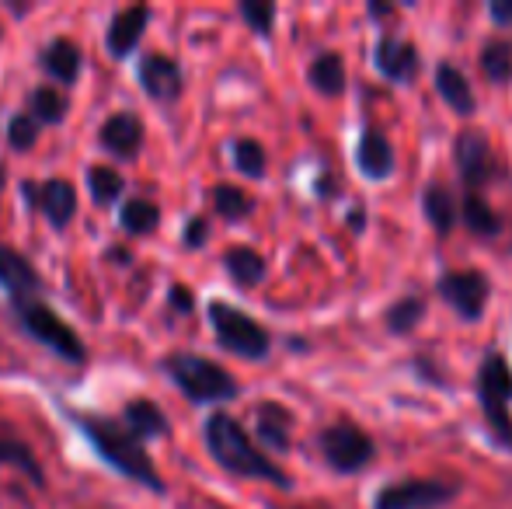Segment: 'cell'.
I'll list each match as a JSON object with an SVG mask.
<instances>
[{"instance_id":"cell-9","label":"cell","mask_w":512,"mask_h":509,"mask_svg":"<svg viewBox=\"0 0 512 509\" xmlns=\"http://www.w3.org/2000/svg\"><path fill=\"white\" fill-rule=\"evenodd\" d=\"M436 297L457 314L464 325H478L488 314L492 279L481 269H446L436 279Z\"/></svg>"},{"instance_id":"cell-36","label":"cell","mask_w":512,"mask_h":509,"mask_svg":"<svg viewBox=\"0 0 512 509\" xmlns=\"http://www.w3.org/2000/svg\"><path fill=\"white\" fill-rule=\"evenodd\" d=\"M408 367H411V374H415L422 384L439 387V391H450V377H446V370L439 367L436 360H429V356H411Z\"/></svg>"},{"instance_id":"cell-24","label":"cell","mask_w":512,"mask_h":509,"mask_svg":"<svg viewBox=\"0 0 512 509\" xmlns=\"http://www.w3.org/2000/svg\"><path fill=\"white\" fill-rule=\"evenodd\" d=\"M307 84L321 98H342L349 91V67L338 49H321L307 67Z\"/></svg>"},{"instance_id":"cell-17","label":"cell","mask_w":512,"mask_h":509,"mask_svg":"<svg viewBox=\"0 0 512 509\" xmlns=\"http://www.w3.org/2000/svg\"><path fill=\"white\" fill-rule=\"evenodd\" d=\"M432 88H436V95L443 98V105L457 119H464V123L474 119V112H478V95H474V84L467 81V74L457 63H450V60L436 63V70H432Z\"/></svg>"},{"instance_id":"cell-22","label":"cell","mask_w":512,"mask_h":509,"mask_svg":"<svg viewBox=\"0 0 512 509\" xmlns=\"http://www.w3.org/2000/svg\"><path fill=\"white\" fill-rule=\"evenodd\" d=\"M119 422L129 429V436L147 447L150 440H161V436H171V419L164 415V408L150 398H133L126 408H122Z\"/></svg>"},{"instance_id":"cell-37","label":"cell","mask_w":512,"mask_h":509,"mask_svg":"<svg viewBox=\"0 0 512 509\" xmlns=\"http://www.w3.org/2000/svg\"><path fill=\"white\" fill-rule=\"evenodd\" d=\"M209 234H213V227H209L206 217H189V224H185V231H182V245L189 248V252H199V248L209 245Z\"/></svg>"},{"instance_id":"cell-38","label":"cell","mask_w":512,"mask_h":509,"mask_svg":"<svg viewBox=\"0 0 512 509\" xmlns=\"http://www.w3.org/2000/svg\"><path fill=\"white\" fill-rule=\"evenodd\" d=\"M168 307L175 314H182V318H189V314H196V293H192L189 286L175 283L168 290Z\"/></svg>"},{"instance_id":"cell-44","label":"cell","mask_w":512,"mask_h":509,"mask_svg":"<svg viewBox=\"0 0 512 509\" xmlns=\"http://www.w3.org/2000/svg\"><path fill=\"white\" fill-rule=\"evenodd\" d=\"M4 182H7V171H4V168H0V185H4Z\"/></svg>"},{"instance_id":"cell-10","label":"cell","mask_w":512,"mask_h":509,"mask_svg":"<svg viewBox=\"0 0 512 509\" xmlns=\"http://www.w3.org/2000/svg\"><path fill=\"white\" fill-rule=\"evenodd\" d=\"M453 168L464 185V192H481L499 178V154H495L488 133L464 126L453 136Z\"/></svg>"},{"instance_id":"cell-27","label":"cell","mask_w":512,"mask_h":509,"mask_svg":"<svg viewBox=\"0 0 512 509\" xmlns=\"http://www.w3.org/2000/svg\"><path fill=\"white\" fill-rule=\"evenodd\" d=\"M425 318H429V300L422 293H401L384 311V328L394 339H408V335H415L422 328Z\"/></svg>"},{"instance_id":"cell-28","label":"cell","mask_w":512,"mask_h":509,"mask_svg":"<svg viewBox=\"0 0 512 509\" xmlns=\"http://www.w3.org/2000/svg\"><path fill=\"white\" fill-rule=\"evenodd\" d=\"M478 67L492 88H509L512 84V39L506 35H492L481 42Z\"/></svg>"},{"instance_id":"cell-21","label":"cell","mask_w":512,"mask_h":509,"mask_svg":"<svg viewBox=\"0 0 512 509\" xmlns=\"http://www.w3.org/2000/svg\"><path fill=\"white\" fill-rule=\"evenodd\" d=\"M0 290L7 293V300L42 297V290H46L39 269L11 245H0Z\"/></svg>"},{"instance_id":"cell-31","label":"cell","mask_w":512,"mask_h":509,"mask_svg":"<svg viewBox=\"0 0 512 509\" xmlns=\"http://www.w3.org/2000/svg\"><path fill=\"white\" fill-rule=\"evenodd\" d=\"M67 112H70V98L63 95L60 88H49V84L35 88L32 95H28V102H25V116H32L42 129L60 126L63 119H67Z\"/></svg>"},{"instance_id":"cell-42","label":"cell","mask_w":512,"mask_h":509,"mask_svg":"<svg viewBox=\"0 0 512 509\" xmlns=\"http://www.w3.org/2000/svg\"><path fill=\"white\" fill-rule=\"evenodd\" d=\"M108 258H112V262H129V248H122V245L108 248Z\"/></svg>"},{"instance_id":"cell-35","label":"cell","mask_w":512,"mask_h":509,"mask_svg":"<svg viewBox=\"0 0 512 509\" xmlns=\"http://www.w3.org/2000/svg\"><path fill=\"white\" fill-rule=\"evenodd\" d=\"M39 136H42V126L35 123L32 116H25V112H14V116L7 119V147L18 150V154L32 150L35 143H39Z\"/></svg>"},{"instance_id":"cell-43","label":"cell","mask_w":512,"mask_h":509,"mask_svg":"<svg viewBox=\"0 0 512 509\" xmlns=\"http://www.w3.org/2000/svg\"><path fill=\"white\" fill-rule=\"evenodd\" d=\"M272 509H310V506H297V503H293V506H272Z\"/></svg>"},{"instance_id":"cell-40","label":"cell","mask_w":512,"mask_h":509,"mask_svg":"<svg viewBox=\"0 0 512 509\" xmlns=\"http://www.w3.org/2000/svg\"><path fill=\"white\" fill-rule=\"evenodd\" d=\"M345 224H349V231H352V234H363V231H366V206H363V203L352 206L349 217H345Z\"/></svg>"},{"instance_id":"cell-2","label":"cell","mask_w":512,"mask_h":509,"mask_svg":"<svg viewBox=\"0 0 512 509\" xmlns=\"http://www.w3.org/2000/svg\"><path fill=\"white\" fill-rule=\"evenodd\" d=\"M63 412L70 415L74 429L88 440V447L102 457L115 475L129 478L133 485H143V489L157 492V496L168 492V482L157 471L150 450L136 436H129V429L119 419H108V415L98 412H81V408H67V405H63Z\"/></svg>"},{"instance_id":"cell-16","label":"cell","mask_w":512,"mask_h":509,"mask_svg":"<svg viewBox=\"0 0 512 509\" xmlns=\"http://www.w3.org/2000/svg\"><path fill=\"white\" fill-rule=\"evenodd\" d=\"M150 7L147 4H133V7H122V11L112 14L105 28V49L112 60H129V56L140 49L143 35H147L150 25Z\"/></svg>"},{"instance_id":"cell-7","label":"cell","mask_w":512,"mask_h":509,"mask_svg":"<svg viewBox=\"0 0 512 509\" xmlns=\"http://www.w3.org/2000/svg\"><path fill=\"white\" fill-rule=\"evenodd\" d=\"M314 447H317V457L328 464V471H335V475H342V478L366 471L380 454L370 429H363L356 419H349V415H342V419L317 429Z\"/></svg>"},{"instance_id":"cell-26","label":"cell","mask_w":512,"mask_h":509,"mask_svg":"<svg viewBox=\"0 0 512 509\" xmlns=\"http://www.w3.org/2000/svg\"><path fill=\"white\" fill-rule=\"evenodd\" d=\"M457 213H460V227L467 234H474V238L488 241L502 234V213L481 192H464V199H457Z\"/></svg>"},{"instance_id":"cell-5","label":"cell","mask_w":512,"mask_h":509,"mask_svg":"<svg viewBox=\"0 0 512 509\" xmlns=\"http://www.w3.org/2000/svg\"><path fill=\"white\" fill-rule=\"evenodd\" d=\"M7 304H11V314L21 332L32 342H39L42 349H49L56 360L70 363V367L88 363V346H84V339L77 335V328L70 325V321H63L60 314L46 304V297H18V300H7Z\"/></svg>"},{"instance_id":"cell-6","label":"cell","mask_w":512,"mask_h":509,"mask_svg":"<svg viewBox=\"0 0 512 509\" xmlns=\"http://www.w3.org/2000/svg\"><path fill=\"white\" fill-rule=\"evenodd\" d=\"M206 321H209V328H213L223 353L237 356V360H248V363H265L272 356V332L258 318H251L248 311L230 304V300H223V297L209 300Z\"/></svg>"},{"instance_id":"cell-11","label":"cell","mask_w":512,"mask_h":509,"mask_svg":"<svg viewBox=\"0 0 512 509\" xmlns=\"http://www.w3.org/2000/svg\"><path fill=\"white\" fill-rule=\"evenodd\" d=\"M373 70H377L384 81L408 88L422 77V53L411 39L398 32H380L373 42Z\"/></svg>"},{"instance_id":"cell-30","label":"cell","mask_w":512,"mask_h":509,"mask_svg":"<svg viewBox=\"0 0 512 509\" xmlns=\"http://www.w3.org/2000/svg\"><path fill=\"white\" fill-rule=\"evenodd\" d=\"M88 196L95 206H119L122 196H126V178H122L119 168H112V164H88Z\"/></svg>"},{"instance_id":"cell-8","label":"cell","mask_w":512,"mask_h":509,"mask_svg":"<svg viewBox=\"0 0 512 509\" xmlns=\"http://www.w3.org/2000/svg\"><path fill=\"white\" fill-rule=\"evenodd\" d=\"M464 492L460 478L425 475V478H398L373 492L370 509H446Z\"/></svg>"},{"instance_id":"cell-20","label":"cell","mask_w":512,"mask_h":509,"mask_svg":"<svg viewBox=\"0 0 512 509\" xmlns=\"http://www.w3.org/2000/svg\"><path fill=\"white\" fill-rule=\"evenodd\" d=\"M39 70L53 84L70 88V84H77V77H81V70H84L81 46H77L74 39H67V35H60V39H49L46 46L39 49Z\"/></svg>"},{"instance_id":"cell-18","label":"cell","mask_w":512,"mask_h":509,"mask_svg":"<svg viewBox=\"0 0 512 509\" xmlns=\"http://www.w3.org/2000/svg\"><path fill=\"white\" fill-rule=\"evenodd\" d=\"M418 206H422V217L429 224V231L436 238H450L460 227V213H457V196L446 182L439 178H429L422 185V196H418Z\"/></svg>"},{"instance_id":"cell-39","label":"cell","mask_w":512,"mask_h":509,"mask_svg":"<svg viewBox=\"0 0 512 509\" xmlns=\"http://www.w3.org/2000/svg\"><path fill=\"white\" fill-rule=\"evenodd\" d=\"M488 18L495 28H512V0H488Z\"/></svg>"},{"instance_id":"cell-13","label":"cell","mask_w":512,"mask_h":509,"mask_svg":"<svg viewBox=\"0 0 512 509\" xmlns=\"http://www.w3.org/2000/svg\"><path fill=\"white\" fill-rule=\"evenodd\" d=\"M136 81L140 91L157 105H175L185 91V70L175 56L168 53H147L136 63Z\"/></svg>"},{"instance_id":"cell-32","label":"cell","mask_w":512,"mask_h":509,"mask_svg":"<svg viewBox=\"0 0 512 509\" xmlns=\"http://www.w3.org/2000/svg\"><path fill=\"white\" fill-rule=\"evenodd\" d=\"M209 199H213L216 217L227 220V224H241V220H248L251 213H255V196L244 192L241 185H230V182L213 185Z\"/></svg>"},{"instance_id":"cell-29","label":"cell","mask_w":512,"mask_h":509,"mask_svg":"<svg viewBox=\"0 0 512 509\" xmlns=\"http://www.w3.org/2000/svg\"><path fill=\"white\" fill-rule=\"evenodd\" d=\"M119 227L133 238H147L161 227V206L147 196H133L119 203Z\"/></svg>"},{"instance_id":"cell-41","label":"cell","mask_w":512,"mask_h":509,"mask_svg":"<svg viewBox=\"0 0 512 509\" xmlns=\"http://www.w3.org/2000/svg\"><path fill=\"white\" fill-rule=\"evenodd\" d=\"M366 14H370L373 21H380V18H391V14H398V7H394V4H380V0H373V4H366Z\"/></svg>"},{"instance_id":"cell-25","label":"cell","mask_w":512,"mask_h":509,"mask_svg":"<svg viewBox=\"0 0 512 509\" xmlns=\"http://www.w3.org/2000/svg\"><path fill=\"white\" fill-rule=\"evenodd\" d=\"M223 269H227L230 283L237 290H255L262 286V279L269 276V258L251 245H234L223 252Z\"/></svg>"},{"instance_id":"cell-1","label":"cell","mask_w":512,"mask_h":509,"mask_svg":"<svg viewBox=\"0 0 512 509\" xmlns=\"http://www.w3.org/2000/svg\"><path fill=\"white\" fill-rule=\"evenodd\" d=\"M203 443H206V454L227 471L230 478H244V482H265L279 492H293V475L269 457L251 433L244 429L241 419H234L230 412H213L206 415L203 422Z\"/></svg>"},{"instance_id":"cell-15","label":"cell","mask_w":512,"mask_h":509,"mask_svg":"<svg viewBox=\"0 0 512 509\" xmlns=\"http://www.w3.org/2000/svg\"><path fill=\"white\" fill-rule=\"evenodd\" d=\"M293 429H297V415L283 405V401H258L255 405V436L251 440L265 450V454H290L293 450Z\"/></svg>"},{"instance_id":"cell-23","label":"cell","mask_w":512,"mask_h":509,"mask_svg":"<svg viewBox=\"0 0 512 509\" xmlns=\"http://www.w3.org/2000/svg\"><path fill=\"white\" fill-rule=\"evenodd\" d=\"M0 468L21 471V478H28L35 489H46V468H42L39 454L11 426H0Z\"/></svg>"},{"instance_id":"cell-12","label":"cell","mask_w":512,"mask_h":509,"mask_svg":"<svg viewBox=\"0 0 512 509\" xmlns=\"http://www.w3.org/2000/svg\"><path fill=\"white\" fill-rule=\"evenodd\" d=\"M21 196H25L28 210H39L49 220V227L63 231L70 220L77 217V189L67 178H46V182H21Z\"/></svg>"},{"instance_id":"cell-4","label":"cell","mask_w":512,"mask_h":509,"mask_svg":"<svg viewBox=\"0 0 512 509\" xmlns=\"http://www.w3.org/2000/svg\"><path fill=\"white\" fill-rule=\"evenodd\" d=\"M161 374L168 377L192 405H227V401L241 398V381H237L227 367L209 360V356L168 353L161 360Z\"/></svg>"},{"instance_id":"cell-34","label":"cell","mask_w":512,"mask_h":509,"mask_svg":"<svg viewBox=\"0 0 512 509\" xmlns=\"http://www.w3.org/2000/svg\"><path fill=\"white\" fill-rule=\"evenodd\" d=\"M237 14H241V21L258 35V39H272L276 21H279L276 4H269V0H244V4H237Z\"/></svg>"},{"instance_id":"cell-14","label":"cell","mask_w":512,"mask_h":509,"mask_svg":"<svg viewBox=\"0 0 512 509\" xmlns=\"http://www.w3.org/2000/svg\"><path fill=\"white\" fill-rule=\"evenodd\" d=\"M356 171L366 182H387L398 171V150H394L391 136L380 126L366 123L356 136Z\"/></svg>"},{"instance_id":"cell-3","label":"cell","mask_w":512,"mask_h":509,"mask_svg":"<svg viewBox=\"0 0 512 509\" xmlns=\"http://www.w3.org/2000/svg\"><path fill=\"white\" fill-rule=\"evenodd\" d=\"M474 398L492 447L512 454V363L502 349H485L474 374Z\"/></svg>"},{"instance_id":"cell-33","label":"cell","mask_w":512,"mask_h":509,"mask_svg":"<svg viewBox=\"0 0 512 509\" xmlns=\"http://www.w3.org/2000/svg\"><path fill=\"white\" fill-rule=\"evenodd\" d=\"M230 164L241 171L244 178H265L269 175V150L255 140V136H237L230 143Z\"/></svg>"},{"instance_id":"cell-19","label":"cell","mask_w":512,"mask_h":509,"mask_svg":"<svg viewBox=\"0 0 512 509\" xmlns=\"http://www.w3.org/2000/svg\"><path fill=\"white\" fill-rule=\"evenodd\" d=\"M98 140H102V147L115 161H133V157H140L147 129H143V119L136 112H115V116H108L102 123Z\"/></svg>"}]
</instances>
